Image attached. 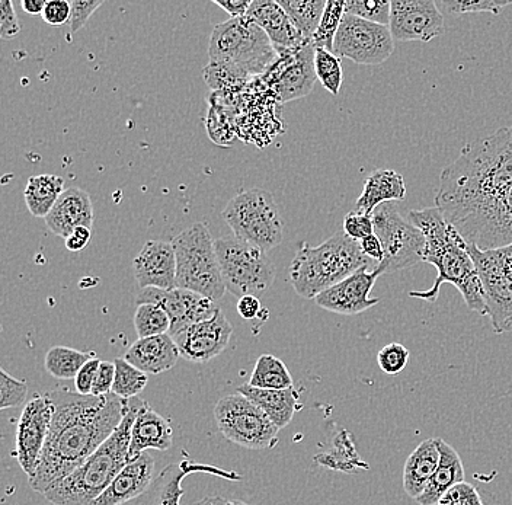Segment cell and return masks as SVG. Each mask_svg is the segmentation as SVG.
Segmentation results:
<instances>
[{
    "instance_id": "cell-12",
    "label": "cell",
    "mask_w": 512,
    "mask_h": 505,
    "mask_svg": "<svg viewBox=\"0 0 512 505\" xmlns=\"http://www.w3.org/2000/svg\"><path fill=\"white\" fill-rule=\"evenodd\" d=\"M214 418L220 433L245 449L267 450L277 444L280 430L261 408L240 393L220 399Z\"/></svg>"
},
{
    "instance_id": "cell-28",
    "label": "cell",
    "mask_w": 512,
    "mask_h": 505,
    "mask_svg": "<svg viewBox=\"0 0 512 505\" xmlns=\"http://www.w3.org/2000/svg\"><path fill=\"white\" fill-rule=\"evenodd\" d=\"M406 185L402 175L392 169L374 171L364 182L363 193L355 203L354 212L373 214L382 204L402 201Z\"/></svg>"
},
{
    "instance_id": "cell-43",
    "label": "cell",
    "mask_w": 512,
    "mask_h": 505,
    "mask_svg": "<svg viewBox=\"0 0 512 505\" xmlns=\"http://www.w3.org/2000/svg\"><path fill=\"white\" fill-rule=\"evenodd\" d=\"M409 357H411V353H409L405 345L392 343L384 345L382 350L379 351L377 363H379L383 373L389 376H396L403 372L406 364H408Z\"/></svg>"
},
{
    "instance_id": "cell-35",
    "label": "cell",
    "mask_w": 512,
    "mask_h": 505,
    "mask_svg": "<svg viewBox=\"0 0 512 505\" xmlns=\"http://www.w3.org/2000/svg\"><path fill=\"white\" fill-rule=\"evenodd\" d=\"M248 385L256 389L286 391L293 388V377L283 361L271 354H264L256 360L254 373Z\"/></svg>"
},
{
    "instance_id": "cell-6",
    "label": "cell",
    "mask_w": 512,
    "mask_h": 505,
    "mask_svg": "<svg viewBox=\"0 0 512 505\" xmlns=\"http://www.w3.org/2000/svg\"><path fill=\"white\" fill-rule=\"evenodd\" d=\"M213 65L222 66L239 81L264 76L278 53L261 27L248 17L230 18L216 25L208 44Z\"/></svg>"
},
{
    "instance_id": "cell-7",
    "label": "cell",
    "mask_w": 512,
    "mask_h": 505,
    "mask_svg": "<svg viewBox=\"0 0 512 505\" xmlns=\"http://www.w3.org/2000/svg\"><path fill=\"white\" fill-rule=\"evenodd\" d=\"M176 255V287L219 302L227 292L217 260L216 241L204 223H195L172 239Z\"/></svg>"
},
{
    "instance_id": "cell-57",
    "label": "cell",
    "mask_w": 512,
    "mask_h": 505,
    "mask_svg": "<svg viewBox=\"0 0 512 505\" xmlns=\"http://www.w3.org/2000/svg\"><path fill=\"white\" fill-rule=\"evenodd\" d=\"M195 505H227V500L222 497H206Z\"/></svg>"
},
{
    "instance_id": "cell-21",
    "label": "cell",
    "mask_w": 512,
    "mask_h": 505,
    "mask_svg": "<svg viewBox=\"0 0 512 505\" xmlns=\"http://www.w3.org/2000/svg\"><path fill=\"white\" fill-rule=\"evenodd\" d=\"M211 473L219 478L229 479V481H239L238 473L224 471L213 465H200V463L191 462L190 459L181 460L178 463H172L165 471H162L158 478L153 481L150 488L139 498L137 505H179L185 489L182 488V481L185 476L191 473Z\"/></svg>"
},
{
    "instance_id": "cell-19",
    "label": "cell",
    "mask_w": 512,
    "mask_h": 505,
    "mask_svg": "<svg viewBox=\"0 0 512 505\" xmlns=\"http://www.w3.org/2000/svg\"><path fill=\"white\" fill-rule=\"evenodd\" d=\"M232 334V324L219 309L213 318L188 326L172 338L182 359L191 363H208L226 350Z\"/></svg>"
},
{
    "instance_id": "cell-25",
    "label": "cell",
    "mask_w": 512,
    "mask_h": 505,
    "mask_svg": "<svg viewBox=\"0 0 512 505\" xmlns=\"http://www.w3.org/2000/svg\"><path fill=\"white\" fill-rule=\"evenodd\" d=\"M155 460L144 452L118 473L107 491L92 505H121L142 497L153 484Z\"/></svg>"
},
{
    "instance_id": "cell-50",
    "label": "cell",
    "mask_w": 512,
    "mask_h": 505,
    "mask_svg": "<svg viewBox=\"0 0 512 505\" xmlns=\"http://www.w3.org/2000/svg\"><path fill=\"white\" fill-rule=\"evenodd\" d=\"M115 380V364L111 361H101L98 373H96L92 395L105 396L112 393Z\"/></svg>"
},
{
    "instance_id": "cell-41",
    "label": "cell",
    "mask_w": 512,
    "mask_h": 505,
    "mask_svg": "<svg viewBox=\"0 0 512 505\" xmlns=\"http://www.w3.org/2000/svg\"><path fill=\"white\" fill-rule=\"evenodd\" d=\"M441 14L456 17L463 14L491 12L499 15L502 9L512 5V0H435Z\"/></svg>"
},
{
    "instance_id": "cell-1",
    "label": "cell",
    "mask_w": 512,
    "mask_h": 505,
    "mask_svg": "<svg viewBox=\"0 0 512 505\" xmlns=\"http://www.w3.org/2000/svg\"><path fill=\"white\" fill-rule=\"evenodd\" d=\"M47 396L53 405V418L40 465L30 478L31 488L40 494L94 455L130 409V399L114 393L94 396L56 389Z\"/></svg>"
},
{
    "instance_id": "cell-18",
    "label": "cell",
    "mask_w": 512,
    "mask_h": 505,
    "mask_svg": "<svg viewBox=\"0 0 512 505\" xmlns=\"http://www.w3.org/2000/svg\"><path fill=\"white\" fill-rule=\"evenodd\" d=\"M136 302L137 306L153 303V305L163 308L171 319V331H169L171 337L188 326L208 321L219 310L213 300L191 292V290L178 289V287L174 290L147 287L139 293Z\"/></svg>"
},
{
    "instance_id": "cell-47",
    "label": "cell",
    "mask_w": 512,
    "mask_h": 505,
    "mask_svg": "<svg viewBox=\"0 0 512 505\" xmlns=\"http://www.w3.org/2000/svg\"><path fill=\"white\" fill-rule=\"evenodd\" d=\"M70 5H72L70 31L75 34L88 24L89 18L94 15L99 6L104 5V2L102 0H73Z\"/></svg>"
},
{
    "instance_id": "cell-8",
    "label": "cell",
    "mask_w": 512,
    "mask_h": 505,
    "mask_svg": "<svg viewBox=\"0 0 512 505\" xmlns=\"http://www.w3.org/2000/svg\"><path fill=\"white\" fill-rule=\"evenodd\" d=\"M223 217L233 236L270 252L283 242L284 223L274 197L262 188L243 191L232 198Z\"/></svg>"
},
{
    "instance_id": "cell-44",
    "label": "cell",
    "mask_w": 512,
    "mask_h": 505,
    "mask_svg": "<svg viewBox=\"0 0 512 505\" xmlns=\"http://www.w3.org/2000/svg\"><path fill=\"white\" fill-rule=\"evenodd\" d=\"M28 385L25 380L9 376L5 370H0V408H16L27 399Z\"/></svg>"
},
{
    "instance_id": "cell-53",
    "label": "cell",
    "mask_w": 512,
    "mask_h": 505,
    "mask_svg": "<svg viewBox=\"0 0 512 505\" xmlns=\"http://www.w3.org/2000/svg\"><path fill=\"white\" fill-rule=\"evenodd\" d=\"M361 251L366 255L368 260H373L374 264H380L383 261L384 251L382 242L376 235L368 236L360 242Z\"/></svg>"
},
{
    "instance_id": "cell-20",
    "label": "cell",
    "mask_w": 512,
    "mask_h": 505,
    "mask_svg": "<svg viewBox=\"0 0 512 505\" xmlns=\"http://www.w3.org/2000/svg\"><path fill=\"white\" fill-rule=\"evenodd\" d=\"M367 268H360L341 283L320 293L315 299L316 305L329 312L345 316L358 315L376 306L380 299L370 297V293L380 273L376 268L373 271H368Z\"/></svg>"
},
{
    "instance_id": "cell-22",
    "label": "cell",
    "mask_w": 512,
    "mask_h": 505,
    "mask_svg": "<svg viewBox=\"0 0 512 505\" xmlns=\"http://www.w3.org/2000/svg\"><path fill=\"white\" fill-rule=\"evenodd\" d=\"M133 265L140 289H176V255L172 242H146Z\"/></svg>"
},
{
    "instance_id": "cell-38",
    "label": "cell",
    "mask_w": 512,
    "mask_h": 505,
    "mask_svg": "<svg viewBox=\"0 0 512 505\" xmlns=\"http://www.w3.org/2000/svg\"><path fill=\"white\" fill-rule=\"evenodd\" d=\"M115 380L112 393L123 399L137 398L147 385V375L128 363L126 359L114 360Z\"/></svg>"
},
{
    "instance_id": "cell-9",
    "label": "cell",
    "mask_w": 512,
    "mask_h": 505,
    "mask_svg": "<svg viewBox=\"0 0 512 505\" xmlns=\"http://www.w3.org/2000/svg\"><path fill=\"white\" fill-rule=\"evenodd\" d=\"M217 260L224 286L233 296H256L267 292L275 280V268L267 252L236 238L226 236L216 241Z\"/></svg>"
},
{
    "instance_id": "cell-49",
    "label": "cell",
    "mask_w": 512,
    "mask_h": 505,
    "mask_svg": "<svg viewBox=\"0 0 512 505\" xmlns=\"http://www.w3.org/2000/svg\"><path fill=\"white\" fill-rule=\"evenodd\" d=\"M21 33V24L16 17L14 5L9 0H0V37L12 40Z\"/></svg>"
},
{
    "instance_id": "cell-17",
    "label": "cell",
    "mask_w": 512,
    "mask_h": 505,
    "mask_svg": "<svg viewBox=\"0 0 512 505\" xmlns=\"http://www.w3.org/2000/svg\"><path fill=\"white\" fill-rule=\"evenodd\" d=\"M390 33L400 43H430L446 31L444 15L434 0H392Z\"/></svg>"
},
{
    "instance_id": "cell-31",
    "label": "cell",
    "mask_w": 512,
    "mask_h": 505,
    "mask_svg": "<svg viewBox=\"0 0 512 505\" xmlns=\"http://www.w3.org/2000/svg\"><path fill=\"white\" fill-rule=\"evenodd\" d=\"M437 444L440 450V463L424 494L416 500L419 505H437L446 492L457 484H462L466 478L459 453L444 440L437 439Z\"/></svg>"
},
{
    "instance_id": "cell-32",
    "label": "cell",
    "mask_w": 512,
    "mask_h": 505,
    "mask_svg": "<svg viewBox=\"0 0 512 505\" xmlns=\"http://www.w3.org/2000/svg\"><path fill=\"white\" fill-rule=\"evenodd\" d=\"M64 190V180L57 175L43 174L31 177L25 187L24 198L32 216L46 219Z\"/></svg>"
},
{
    "instance_id": "cell-56",
    "label": "cell",
    "mask_w": 512,
    "mask_h": 505,
    "mask_svg": "<svg viewBox=\"0 0 512 505\" xmlns=\"http://www.w3.org/2000/svg\"><path fill=\"white\" fill-rule=\"evenodd\" d=\"M46 5L47 2H44V0H22L21 2V8L28 15H43Z\"/></svg>"
},
{
    "instance_id": "cell-16",
    "label": "cell",
    "mask_w": 512,
    "mask_h": 505,
    "mask_svg": "<svg viewBox=\"0 0 512 505\" xmlns=\"http://www.w3.org/2000/svg\"><path fill=\"white\" fill-rule=\"evenodd\" d=\"M51 418H53V405L47 393L32 398L25 405L19 418L18 428H16L15 456L28 478L35 475L40 465L48 431H50Z\"/></svg>"
},
{
    "instance_id": "cell-48",
    "label": "cell",
    "mask_w": 512,
    "mask_h": 505,
    "mask_svg": "<svg viewBox=\"0 0 512 505\" xmlns=\"http://www.w3.org/2000/svg\"><path fill=\"white\" fill-rule=\"evenodd\" d=\"M41 17L51 27H62V25L70 22L72 5L67 0H48Z\"/></svg>"
},
{
    "instance_id": "cell-51",
    "label": "cell",
    "mask_w": 512,
    "mask_h": 505,
    "mask_svg": "<svg viewBox=\"0 0 512 505\" xmlns=\"http://www.w3.org/2000/svg\"><path fill=\"white\" fill-rule=\"evenodd\" d=\"M99 366H101V360L92 359L82 367V370H80L79 375L75 379L76 392L80 393V395H92V388H94Z\"/></svg>"
},
{
    "instance_id": "cell-14",
    "label": "cell",
    "mask_w": 512,
    "mask_h": 505,
    "mask_svg": "<svg viewBox=\"0 0 512 505\" xmlns=\"http://www.w3.org/2000/svg\"><path fill=\"white\" fill-rule=\"evenodd\" d=\"M395 50L389 27L345 14L334 41V54L357 65L376 66Z\"/></svg>"
},
{
    "instance_id": "cell-36",
    "label": "cell",
    "mask_w": 512,
    "mask_h": 505,
    "mask_svg": "<svg viewBox=\"0 0 512 505\" xmlns=\"http://www.w3.org/2000/svg\"><path fill=\"white\" fill-rule=\"evenodd\" d=\"M95 359L92 353H82L69 347H53L46 354V370L48 375L60 380L76 379L82 367L89 360Z\"/></svg>"
},
{
    "instance_id": "cell-58",
    "label": "cell",
    "mask_w": 512,
    "mask_h": 505,
    "mask_svg": "<svg viewBox=\"0 0 512 505\" xmlns=\"http://www.w3.org/2000/svg\"><path fill=\"white\" fill-rule=\"evenodd\" d=\"M227 505H249L242 503V501H227Z\"/></svg>"
},
{
    "instance_id": "cell-45",
    "label": "cell",
    "mask_w": 512,
    "mask_h": 505,
    "mask_svg": "<svg viewBox=\"0 0 512 505\" xmlns=\"http://www.w3.org/2000/svg\"><path fill=\"white\" fill-rule=\"evenodd\" d=\"M345 235L351 238L352 241L361 242L368 236L374 235V222L373 214H366L360 212L348 213L342 225Z\"/></svg>"
},
{
    "instance_id": "cell-29",
    "label": "cell",
    "mask_w": 512,
    "mask_h": 505,
    "mask_svg": "<svg viewBox=\"0 0 512 505\" xmlns=\"http://www.w3.org/2000/svg\"><path fill=\"white\" fill-rule=\"evenodd\" d=\"M440 463V450L437 439H428L418 444L414 452L409 455L403 469V489L408 497L418 500Z\"/></svg>"
},
{
    "instance_id": "cell-23",
    "label": "cell",
    "mask_w": 512,
    "mask_h": 505,
    "mask_svg": "<svg viewBox=\"0 0 512 505\" xmlns=\"http://www.w3.org/2000/svg\"><path fill=\"white\" fill-rule=\"evenodd\" d=\"M246 17L264 30L277 53L297 50L312 43L299 33L287 12L274 0H254Z\"/></svg>"
},
{
    "instance_id": "cell-13",
    "label": "cell",
    "mask_w": 512,
    "mask_h": 505,
    "mask_svg": "<svg viewBox=\"0 0 512 505\" xmlns=\"http://www.w3.org/2000/svg\"><path fill=\"white\" fill-rule=\"evenodd\" d=\"M467 244L480 251L512 244V185L454 223Z\"/></svg>"
},
{
    "instance_id": "cell-39",
    "label": "cell",
    "mask_w": 512,
    "mask_h": 505,
    "mask_svg": "<svg viewBox=\"0 0 512 505\" xmlns=\"http://www.w3.org/2000/svg\"><path fill=\"white\" fill-rule=\"evenodd\" d=\"M315 70L316 78L322 83L323 88L332 95H338L344 81L341 57L332 51L315 47Z\"/></svg>"
},
{
    "instance_id": "cell-15",
    "label": "cell",
    "mask_w": 512,
    "mask_h": 505,
    "mask_svg": "<svg viewBox=\"0 0 512 505\" xmlns=\"http://www.w3.org/2000/svg\"><path fill=\"white\" fill-rule=\"evenodd\" d=\"M262 78L281 104L307 97L315 88V46L307 43L297 50L278 53L274 65Z\"/></svg>"
},
{
    "instance_id": "cell-33",
    "label": "cell",
    "mask_w": 512,
    "mask_h": 505,
    "mask_svg": "<svg viewBox=\"0 0 512 505\" xmlns=\"http://www.w3.org/2000/svg\"><path fill=\"white\" fill-rule=\"evenodd\" d=\"M315 462L325 468L332 469V471H339L345 473H355L368 469L366 462L360 459L357 449H355L354 440L350 431L342 430L341 433L336 434L332 447L328 452L320 453L315 457Z\"/></svg>"
},
{
    "instance_id": "cell-37",
    "label": "cell",
    "mask_w": 512,
    "mask_h": 505,
    "mask_svg": "<svg viewBox=\"0 0 512 505\" xmlns=\"http://www.w3.org/2000/svg\"><path fill=\"white\" fill-rule=\"evenodd\" d=\"M134 328L139 338L158 337V335L169 334L171 319L159 305L144 303L137 306L134 313Z\"/></svg>"
},
{
    "instance_id": "cell-55",
    "label": "cell",
    "mask_w": 512,
    "mask_h": 505,
    "mask_svg": "<svg viewBox=\"0 0 512 505\" xmlns=\"http://www.w3.org/2000/svg\"><path fill=\"white\" fill-rule=\"evenodd\" d=\"M238 312L243 319H255L261 312V302L256 296H245L239 299Z\"/></svg>"
},
{
    "instance_id": "cell-3",
    "label": "cell",
    "mask_w": 512,
    "mask_h": 505,
    "mask_svg": "<svg viewBox=\"0 0 512 505\" xmlns=\"http://www.w3.org/2000/svg\"><path fill=\"white\" fill-rule=\"evenodd\" d=\"M409 220L421 229L427 241L424 262L434 265L438 271L431 289L424 292L414 290L409 292V297L435 303L440 296L441 286L450 283L462 293L467 308L480 316H488L478 268L470 255L469 244L459 230L444 219L437 206L411 210Z\"/></svg>"
},
{
    "instance_id": "cell-46",
    "label": "cell",
    "mask_w": 512,
    "mask_h": 505,
    "mask_svg": "<svg viewBox=\"0 0 512 505\" xmlns=\"http://www.w3.org/2000/svg\"><path fill=\"white\" fill-rule=\"evenodd\" d=\"M437 505H483V501L478 489L472 484L462 482L446 492Z\"/></svg>"
},
{
    "instance_id": "cell-27",
    "label": "cell",
    "mask_w": 512,
    "mask_h": 505,
    "mask_svg": "<svg viewBox=\"0 0 512 505\" xmlns=\"http://www.w3.org/2000/svg\"><path fill=\"white\" fill-rule=\"evenodd\" d=\"M179 354L174 338L169 334L158 337L139 338L128 348L126 359L146 375H160L174 369Z\"/></svg>"
},
{
    "instance_id": "cell-34",
    "label": "cell",
    "mask_w": 512,
    "mask_h": 505,
    "mask_svg": "<svg viewBox=\"0 0 512 505\" xmlns=\"http://www.w3.org/2000/svg\"><path fill=\"white\" fill-rule=\"evenodd\" d=\"M278 3L287 12L299 33L307 41H312L328 2L325 0H278Z\"/></svg>"
},
{
    "instance_id": "cell-54",
    "label": "cell",
    "mask_w": 512,
    "mask_h": 505,
    "mask_svg": "<svg viewBox=\"0 0 512 505\" xmlns=\"http://www.w3.org/2000/svg\"><path fill=\"white\" fill-rule=\"evenodd\" d=\"M92 238V229L89 228H78L73 230L72 235L69 238L64 239L66 241V248L72 252H79L86 248Z\"/></svg>"
},
{
    "instance_id": "cell-42",
    "label": "cell",
    "mask_w": 512,
    "mask_h": 505,
    "mask_svg": "<svg viewBox=\"0 0 512 505\" xmlns=\"http://www.w3.org/2000/svg\"><path fill=\"white\" fill-rule=\"evenodd\" d=\"M390 2L386 0H347L345 14L389 27Z\"/></svg>"
},
{
    "instance_id": "cell-26",
    "label": "cell",
    "mask_w": 512,
    "mask_h": 505,
    "mask_svg": "<svg viewBox=\"0 0 512 505\" xmlns=\"http://www.w3.org/2000/svg\"><path fill=\"white\" fill-rule=\"evenodd\" d=\"M172 444H174V430L169 421L149 407L147 402H143L131 428L130 452H128L130 462L150 449L165 452L171 449Z\"/></svg>"
},
{
    "instance_id": "cell-40",
    "label": "cell",
    "mask_w": 512,
    "mask_h": 505,
    "mask_svg": "<svg viewBox=\"0 0 512 505\" xmlns=\"http://www.w3.org/2000/svg\"><path fill=\"white\" fill-rule=\"evenodd\" d=\"M345 15V2L329 0L323 12L322 21L316 34L313 35L312 44L316 49H325L334 53V41L339 25Z\"/></svg>"
},
{
    "instance_id": "cell-24",
    "label": "cell",
    "mask_w": 512,
    "mask_h": 505,
    "mask_svg": "<svg viewBox=\"0 0 512 505\" xmlns=\"http://www.w3.org/2000/svg\"><path fill=\"white\" fill-rule=\"evenodd\" d=\"M44 220L47 228L63 239L69 238L75 229H92L94 206L91 197L80 188H66Z\"/></svg>"
},
{
    "instance_id": "cell-4",
    "label": "cell",
    "mask_w": 512,
    "mask_h": 505,
    "mask_svg": "<svg viewBox=\"0 0 512 505\" xmlns=\"http://www.w3.org/2000/svg\"><path fill=\"white\" fill-rule=\"evenodd\" d=\"M143 402L140 398L130 399V409L120 427L75 472L44 492L47 501L54 505H92L107 491L130 463L131 428Z\"/></svg>"
},
{
    "instance_id": "cell-10",
    "label": "cell",
    "mask_w": 512,
    "mask_h": 505,
    "mask_svg": "<svg viewBox=\"0 0 512 505\" xmlns=\"http://www.w3.org/2000/svg\"><path fill=\"white\" fill-rule=\"evenodd\" d=\"M374 235L383 245L384 257L376 270L380 276L415 267L424 262V233L418 226L400 214L395 203H386L377 207L373 213Z\"/></svg>"
},
{
    "instance_id": "cell-52",
    "label": "cell",
    "mask_w": 512,
    "mask_h": 505,
    "mask_svg": "<svg viewBox=\"0 0 512 505\" xmlns=\"http://www.w3.org/2000/svg\"><path fill=\"white\" fill-rule=\"evenodd\" d=\"M254 0H214V5L224 9L230 18H242L248 15Z\"/></svg>"
},
{
    "instance_id": "cell-11",
    "label": "cell",
    "mask_w": 512,
    "mask_h": 505,
    "mask_svg": "<svg viewBox=\"0 0 512 505\" xmlns=\"http://www.w3.org/2000/svg\"><path fill=\"white\" fill-rule=\"evenodd\" d=\"M495 334L512 332V244L480 251L469 244Z\"/></svg>"
},
{
    "instance_id": "cell-2",
    "label": "cell",
    "mask_w": 512,
    "mask_h": 505,
    "mask_svg": "<svg viewBox=\"0 0 512 505\" xmlns=\"http://www.w3.org/2000/svg\"><path fill=\"white\" fill-rule=\"evenodd\" d=\"M512 185V126L464 146L443 169L435 206L450 225Z\"/></svg>"
},
{
    "instance_id": "cell-5",
    "label": "cell",
    "mask_w": 512,
    "mask_h": 505,
    "mask_svg": "<svg viewBox=\"0 0 512 505\" xmlns=\"http://www.w3.org/2000/svg\"><path fill=\"white\" fill-rule=\"evenodd\" d=\"M370 265L360 242L352 241L342 230L318 246L304 242L291 262L290 280L299 296L315 300L320 293Z\"/></svg>"
},
{
    "instance_id": "cell-30",
    "label": "cell",
    "mask_w": 512,
    "mask_h": 505,
    "mask_svg": "<svg viewBox=\"0 0 512 505\" xmlns=\"http://www.w3.org/2000/svg\"><path fill=\"white\" fill-rule=\"evenodd\" d=\"M238 393L254 402L256 407L261 408L278 430L286 428L293 420L294 414L302 407L299 392L294 388L286 391H271V389H256L249 385H240Z\"/></svg>"
}]
</instances>
